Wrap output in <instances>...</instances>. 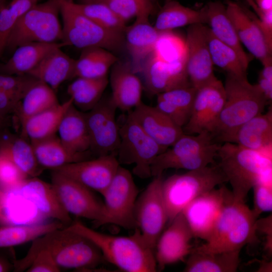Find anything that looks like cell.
Masks as SVG:
<instances>
[{
	"instance_id": "obj_1",
	"label": "cell",
	"mask_w": 272,
	"mask_h": 272,
	"mask_svg": "<svg viewBox=\"0 0 272 272\" xmlns=\"http://www.w3.org/2000/svg\"><path fill=\"white\" fill-rule=\"evenodd\" d=\"M41 250L48 251L59 268L91 269L104 260L91 241L66 227L50 231L33 240L26 256L15 262L16 271L27 269Z\"/></svg>"
},
{
	"instance_id": "obj_2",
	"label": "cell",
	"mask_w": 272,
	"mask_h": 272,
	"mask_svg": "<svg viewBox=\"0 0 272 272\" xmlns=\"http://www.w3.org/2000/svg\"><path fill=\"white\" fill-rule=\"evenodd\" d=\"M224 86V105L210 132L216 143H234L239 128L263 113L268 101L257 84H250L247 77L227 74Z\"/></svg>"
},
{
	"instance_id": "obj_3",
	"label": "cell",
	"mask_w": 272,
	"mask_h": 272,
	"mask_svg": "<svg viewBox=\"0 0 272 272\" xmlns=\"http://www.w3.org/2000/svg\"><path fill=\"white\" fill-rule=\"evenodd\" d=\"M67 228L87 238L100 250L104 259L126 272H154L157 270L154 250L135 229L130 236H116L92 229L77 221Z\"/></svg>"
},
{
	"instance_id": "obj_4",
	"label": "cell",
	"mask_w": 272,
	"mask_h": 272,
	"mask_svg": "<svg viewBox=\"0 0 272 272\" xmlns=\"http://www.w3.org/2000/svg\"><path fill=\"white\" fill-rule=\"evenodd\" d=\"M217 157L236 200L245 202L256 183L272 178L271 148L255 151L226 142L220 145Z\"/></svg>"
},
{
	"instance_id": "obj_5",
	"label": "cell",
	"mask_w": 272,
	"mask_h": 272,
	"mask_svg": "<svg viewBox=\"0 0 272 272\" xmlns=\"http://www.w3.org/2000/svg\"><path fill=\"white\" fill-rule=\"evenodd\" d=\"M256 220L245 202L233 198L223 208L208 240L195 248L210 253L241 250L256 241Z\"/></svg>"
},
{
	"instance_id": "obj_6",
	"label": "cell",
	"mask_w": 272,
	"mask_h": 272,
	"mask_svg": "<svg viewBox=\"0 0 272 272\" xmlns=\"http://www.w3.org/2000/svg\"><path fill=\"white\" fill-rule=\"evenodd\" d=\"M228 182L218 165H208L185 173L173 175L163 180L162 192L168 222L201 194Z\"/></svg>"
},
{
	"instance_id": "obj_7",
	"label": "cell",
	"mask_w": 272,
	"mask_h": 272,
	"mask_svg": "<svg viewBox=\"0 0 272 272\" xmlns=\"http://www.w3.org/2000/svg\"><path fill=\"white\" fill-rule=\"evenodd\" d=\"M62 19V42L80 49L99 47L119 50L124 44V33L105 29L78 11L73 0H57Z\"/></svg>"
},
{
	"instance_id": "obj_8",
	"label": "cell",
	"mask_w": 272,
	"mask_h": 272,
	"mask_svg": "<svg viewBox=\"0 0 272 272\" xmlns=\"http://www.w3.org/2000/svg\"><path fill=\"white\" fill-rule=\"evenodd\" d=\"M59 14L57 0L37 3L17 20L6 49L14 50L21 45L31 42H62V25Z\"/></svg>"
},
{
	"instance_id": "obj_9",
	"label": "cell",
	"mask_w": 272,
	"mask_h": 272,
	"mask_svg": "<svg viewBox=\"0 0 272 272\" xmlns=\"http://www.w3.org/2000/svg\"><path fill=\"white\" fill-rule=\"evenodd\" d=\"M119 132L120 143L116 154L119 164H133V173L140 178L152 176V163L167 149L149 137L129 112Z\"/></svg>"
},
{
	"instance_id": "obj_10",
	"label": "cell",
	"mask_w": 272,
	"mask_h": 272,
	"mask_svg": "<svg viewBox=\"0 0 272 272\" xmlns=\"http://www.w3.org/2000/svg\"><path fill=\"white\" fill-rule=\"evenodd\" d=\"M138 193L130 172L119 165L102 194L104 199L103 214L97 226L113 224L125 229L134 230V211Z\"/></svg>"
},
{
	"instance_id": "obj_11",
	"label": "cell",
	"mask_w": 272,
	"mask_h": 272,
	"mask_svg": "<svg viewBox=\"0 0 272 272\" xmlns=\"http://www.w3.org/2000/svg\"><path fill=\"white\" fill-rule=\"evenodd\" d=\"M162 175L154 177L138 197L134 211L135 229L153 250L168 222L162 192Z\"/></svg>"
},
{
	"instance_id": "obj_12",
	"label": "cell",
	"mask_w": 272,
	"mask_h": 272,
	"mask_svg": "<svg viewBox=\"0 0 272 272\" xmlns=\"http://www.w3.org/2000/svg\"><path fill=\"white\" fill-rule=\"evenodd\" d=\"M221 185L198 196L182 211L194 238L208 240L223 208L234 198L232 191Z\"/></svg>"
},
{
	"instance_id": "obj_13",
	"label": "cell",
	"mask_w": 272,
	"mask_h": 272,
	"mask_svg": "<svg viewBox=\"0 0 272 272\" xmlns=\"http://www.w3.org/2000/svg\"><path fill=\"white\" fill-rule=\"evenodd\" d=\"M117 108L111 97H102L91 110L85 112L90 151L99 156L116 155L119 143V127L116 120Z\"/></svg>"
},
{
	"instance_id": "obj_14",
	"label": "cell",
	"mask_w": 272,
	"mask_h": 272,
	"mask_svg": "<svg viewBox=\"0 0 272 272\" xmlns=\"http://www.w3.org/2000/svg\"><path fill=\"white\" fill-rule=\"evenodd\" d=\"M52 185L65 211L69 214L93 221L97 226L103 214L104 204L92 190L55 171Z\"/></svg>"
},
{
	"instance_id": "obj_15",
	"label": "cell",
	"mask_w": 272,
	"mask_h": 272,
	"mask_svg": "<svg viewBox=\"0 0 272 272\" xmlns=\"http://www.w3.org/2000/svg\"><path fill=\"white\" fill-rule=\"evenodd\" d=\"M225 98L224 84L217 78L197 89L190 118L182 128L184 133L210 132L223 108Z\"/></svg>"
},
{
	"instance_id": "obj_16",
	"label": "cell",
	"mask_w": 272,
	"mask_h": 272,
	"mask_svg": "<svg viewBox=\"0 0 272 272\" xmlns=\"http://www.w3.org/2000/svg\"><path fill=\"white\" fill-rule=\"evenodd\" d=\"M119 165L116 155L109 154L70 163L53 171L102 194Z\"/></svg>"
},
{
	"instance_id": "obj_17",
	"label": "cell",
	"mask_w": 272,
	"mask_h": 272,
	"mask_svg": "<svg viewBox=\"0 0 272 272\" xmlns=\"http://www.w3.org/2000/svg\"><path fill=\"white\" fill-rule=\"evenodd\" d=\"M207 27L203 24L189 25L185 38L186 72L191 85L196 89L216 78L208 43Z\"/></svg>"
},
{
	"instance_id": "obj_18",
	"label": "cell",
	"mask_w": 272,
	"mask_h": 272,
	"mask_svg": "<svg viewBox=\"0 0 272 272\" xmlns=\"http://www.w3.org/2000/svg\"><path fill=\"white\" fill-rule=\"evenodd\" d=\"M169 223L159 237L155 248V257L159 269L184 260L193 249L191 241L194 237L182 213Z\"/></svg>"
},
{
	"instance_id": "obj_19",
	"label": "cell",
	"mask_w": 272,
	"mask_h": 272,
	"mask_svg": "<svg viewBox=\"0 0 272 272\" xmlns=\"http://www.w3.org/2000/svg\"><path fill=\"white\" fill-rule=\"evenodd\" d=\"M225 6L241 43L262 64L272 59V49L267 45L257 23V17L237 2L228 0Z\"/></svg>"
},
{
	"instance_id": "obj_20",
	"label": "cell",
	"mask_w": 272,
	"mask_h": 272,
	"mask_svg": "<svg viewBox=\"0 0 272 272\" xmlns=\"http://www.w3.org/2000/svg\"><path fill=\"white\" fill-rule=\"evenodd\" d=\"M111 98L117 109L130 112L142 101V83L129 61H117L110 77Z\"/></svg>"
},
{
	"instance_id": "obj_21",
	"label": "cell",
	"mask_w": 272,
	"mask_h": 272,
	"mask_svg": "<svg viewBox=\"0 0 272 272\" xmlns=\"http://www.w3.org/2000/svg\"><path fill=\"white\" fill-rule=\"evenodd\" d=\"M129 112L144 131L165 148L172 146L184 134L182 127L156 106L142 102Z\"/></svg>"
},
{
	"instance_id": "obj_22",
	"label": "cell",
	"mask_w": 272,
	"mask_h": 272,
	"mask_svg": "<svg viewBox=\"0 0 272 272\" xmlns=\"http://www.w3.org/2000/svg\"><path fill=\"white\" fill-rule=\"evenodd\" d=\"M18 187L22 195L47 220L53 219L63 225L70 224V215L61 205L52 184L32 177L27 178Z\"/></svg>"
},
{
	"instance_id": "obj_23",
	"label": "cell",
	"mask_w": 272,
	"mask_h": 272,
	"mask_svg": "<svg viewBox=\"0 0 272 272\" xmlns=\"http://www.w3.org/2000/svg\"><path fill=\"white\" fill-rule=\"evenodd\" d=\"M18 185L11 187L0 186V225H25L46 222L44 221L47 219L22 195Z\"/></svg>"
},
{
	"instance_id": "obj_24",
	"label": "cell",
	"mask_w": 272,
	"mask_h": 272,
	"mask_svg": "<svg viewBox=\"0 0 272 272\" xmlns=\"http://www.w3.org/2000/svg\"><path fill=\"white\" fill-rule=\"evenodd\" d=\"M149 16L136 18L134 23L124 32V44L131 56L133 71L140 73L143 64L153 52L160 32L149 21Z\"/></svg>"
},
{
	"instance_id": "obj_25",
	"label": "cell",
	"mask_w": 272,
	"mask_h": 272,
	"mask_svg": "<svg viewBox=\"0 0 272 272\" xmlns=\"http://www.w3.org/2000/svg\"><path fill=\"white\" fill-rule=\"evenodd\" d=\"M216 143L207 130L196 134L184 133L176 142L159 154L151 166L152 176H161L168 165L192 156L211 148Z\"/></svg>"
},
{
	"instance_id": "obj_26",
	"label": "cell",
	"mask_w": 272,
	"mask_h": 272,
	"mask_svg": "<svg viewBox=\"0 0 272 272\" xmlns=\"http://www.w3.org/2000/svg\"><path fill=\"white\" fill-rule=\"evenodd\" d=\"M141 73L147 90L151 95L191 85L187 75L175 72L152 52L143 64Z\"/></svg>"
},
{
	"instance_id": "obj_27",
	"label": "cell",
	"mask_w": 272,
	"mask_h": 272,
	"mask_svg": "<svg viewBox=\"0 0 272 272\" xmlns=\"http://www.w3.org/2000/svg\"><path fill=\"white\" fill-rule=\"evenodd\" d=\"M57 132L63 145L70 152L87 155L90 151L91 142L85 112L72 104L64 113Z\"/></svg>"
},
{
	"instance_id": "obj_28",
	"label": "cell",
	"mask_w": 272,
	"mask_h": 272,
	"mask_svg": "<svg viewBox=\"0 0 272 272\" xmlns=\"http://www.w3.org/2000/svg\"><path fill=\"white\" fill-rule=\"evenodd\" d=\"M207 22L213 35L233 48L247 69L250 59L242 46L235 28L229 18L226 6L220 2H210L205 6Z\"/></svg>"
},
{
	"instance_id": "obj_29",
	"label": "cell",
	"mask_w": 272,
	"mask_h": 272,
	"mask_svg": "<svg viewBox=\"0 0 272 272\" xmlns=\"http://www.w3.org/2000/svg\"><path fill=\"white\" fill-rule=\"evenodd\" d=\"M66 46L62 42H31L18 46L6 62L0 64V73L8 75L28 74L50 52Z\"/></svg>"
},
{
	"instance_id": "obj_30",
	"label": "cell",
	"mask_w": 272,
	"mask_h": 272,
	"mask_svg": "<svg viewBox=\"0 0 272 272\" xmlns=\"http://www.w3.org/2000/svg\"><path fill=\"white\" fill-rule=\"evenodd\" d=\"M61 48L48 53L28 74L47 84L55 91L64 82L73 79L75 59Z\"/></svg>"
},
{
	"instance_id": "obj_31",
	"label": "cell",
	"mask_w": 272,
	"mask_h": 272,
	"mask_svg": "<svg viewBox=\"0 0 272 272\" xmlns=\"http://www.w3.org/2000/svg\"><path fill=\"white\" fill-rule=\"evenodd\" d=\"M233 143L245 148L262 151L272 146V110L251 118L238 129Z\"/></svg>"
},
{
	"instance_id": "obj_32",
	"label": "cell",
	"mask_w": 272,
	"mask_h": 272,
	"mask_svg": "<svg viewBox=\"0 0 272 272\" xmlns=\"http://www.w3.org/2000/svg\"><path fill=\"white\" fill-rule=\"evenodd\" d=\"M72 104L69 98L29 118L21 125V136L32 141L55 135L62 117Z\"/></svg>"
},
{
	"instance_id": "obj_33",
	"label": "cell",
	"mask_w": 272,
	"mask_h": 272,
	"mask_svg": "<svg viewBox=\"0 0 272 272\" xmlns=\"http://www.w3.org/2000/svg\"><path fill=\"white\" fill-rule=\"evenodd\" d=\"M30 142L36 160L42 168L53 170L70 163L87 159V155L77 154L68 150L56 135Z\"/></svg>"
},
{
	"instance_id": "obj_34",
	"label": "cell",
	"mask_w": 272,
	"mask_h": 272,
	"mask_svg": "<svg viewBox=\"0 0 272 272\" xmlns=\"http://www.w3.org/2000/svg\"><path fill=\"white\" fill-rule=\"evenodd\" d=\"M240 251L210 253L194 248L189 254L183 271H237L240 261Z\"/></svg>"
},
{
	"instance_id": "obj_35",
	"label": "cell",
	"mask_w": 272,
	"mask_h": 272,
	"mask_svg": "<svg viewBox=\"0 0 272 272\" xmlns=\"http://www.w3.org/2000/svg\"><path fill=\"white\" fill-rule=\"evenodd\" d=\"M206 22L205 6L196 10L171 0L165 2L159 11L154 26L157 31L162 32L193 24H205Z\"/></svg>"
},
{
	"instance_id": "obj_36",
	"label": "cell",
	"mask_w": 272,
	"mask_h": 272,
	"mask_svg": "<svg viewBox=\"0 0 272 272\" xmlns=\"http://www.w3.org/2000/svg\"><path fill=\"white\" fill-rule=\"evenodd\" d=\"M196 91L189 85L159 94L158 108L174 121L184 125L190 118Z\"/></svg>"
},
{
	"instance_id": "obj_37",
	"label": "cell",
	"mask_w": 272,
	"mask_h": 272,
	"mask_svg": "<svg viewBox=\"0 0 272 272\" xmlns=\"http://www.w3.org/2000/svg\"><path fill=\"white\" fill-rule=\"evenodd\" d=\"M118 60L117 57L110 51L101 47L83 49L79 58L75 59L73 79H99L107 77L109 68Z\"/></svg>"
},
{
	"instance_id": "obj_38",
	"label": "cell",
	"mask_w": 272,
	"mask_h": 272,
	"mask_svg": "<svg viewBox=\"0 0 272 272\" xmlns=\"http://www.w3.org/2000/svg\"><path fill=\"white\" fill-rule=\"evenodd\" d=\"M153 53L177 73L186 75L185 39L171 31L160 32Z\"/></svg>"
},
{
	"instance_id": "obj_39",
	"label": "cell",
	"mask_w": 272,
	"mask_h": 272,
	"mask_svg": "<svg viewBox=\"0 0 272 272\" xmlns=\"http://www.w3.org/2000/svg\"><path fill=\"white\" fill-rule=\"evenodd\" d=\"M0 151L7 155L28 177H37L42 171L30 142L22 136L8 135L6 138L0 137Z\"/></svg>"
},
{
	"instance_id": "obj_40",
	"label": "cell",
	"mask_w": 272,
	"mask_h": 272,
	"mask_svg": "<svg viewBox=\"0 0 272 272\" xmlns=\"http://www.w3.org/2000/svg\"><path fill=\"white\" fill-rule=\"evenodd\" d=\"M59 103L55 91L38 80L25 94L15 113L21 125L29 118Z\"/></svg>"
},
{
	"instance_id": "obj_41",
	"label": "cell",
	"mask_w": 272,
	"mask_h": 272,
	"mask_svg": "<svg viewBox=\"0 0 272 272\" xmlns=\"http://www.w3.org/2000/svg\"><path fill=\"white\" fill-rule=\"evenodd\" d=\"M108 82L107 77L99 79L78 77L68 86L67 93L73 105L86 112L100 101Z\"/></svg>"
},
{
	"instance_id": "obj_42",
	"label": "cell",
	"mask_w": 272,
	"mask_h": 272,
	"mask_svg": "<svg viewBox=\"0 0 272 272\" xmlns=\"http://www.w3.org/2000/svg\"><path fill=\"white\" fill-rule=\"evenodd\" d=\"M58 221L25 225L0 227V247H11L32 241L54 230L63 227Z\"/></svg>"
},
{
	"instance_id": "obj_43",
	"label": "cell",
	"mask_w": 272,
	"mask_h": 272,
	"mask_svg": "<svg viewBox=\"0 0 272 272\" xmlns=\"http://www.w3.org/2000/svg\"><path fill=\"white\" fill-rule=\"evenodd\" d=\"M207 37L213 64L223 69L227 74L247 77V69L236 51L216 38L209 27Z\"/></svg>"
},
{
	"instance_id": "obj_44",
	"label": "cell",
	"mask_w": 272,
	"mask_h": 272,
	"mask_svg": "<svg viewBox=\"0 0 272 272\" xmlns=\"http://www.w3.org/2000/svg\"><path fill=\"white\" fill-rule=\"evenodd\" d=\"M73 5L78 11L101 27L124 33L126 23L120 19L104 3L79 4L73 1Z\"/></svg>"
},
{
	"instance_id": "obj_45",
	"label": "cell",
	"mask_w": 272,
	"mask_h": 272,
	"mask_svg": "<svg viewBox=\"0 0 272 272\" xmlns=\"http://www.w3.org/2000/svg\"><path fill=\"white\" fill-rule=\"evenodd\" d=\"M102 2L125 23L133 17L149 16L155 11L154 3L149 0H103Z\"/></svg>"
},
{
	"instance_id": "obj_46",
	"label": "cell",
	"mask_w": 272,
	"mask_h": 272,
	"mask_svg": "<svg viewBox=\"0 0 272 272\" xmlns=\"http://www.w3.org/2000/svg\"><path fill=\"white\" fill-rule=\"evenodd\" d=\"M38 81L29 74L15 75L0 73V88L19 103Z\"/></svg>"
},
{
	"instance_id": "obj_47",
	"label": "cell",
	"mask_w": 272,
	"mask_h": 272,
	"mask_svg": "<svg viewBox=\"0 0 272 272\" xmlns=\"http://www.w3.org/2000/svg\"><path fill=\"white\" fill-rule=\"evenodd\" d=\"M254 205L252 211L256 219L262 213L272 210V178L262 180L252 187Z\"/></svg>"
},
{
	"instance_id": "obj_48",
	"label": "cell",
	"mask_w": 272,
	"mask_h": 272,
	"mask_svg": "<svg viewBox=\"0 0 272 272\" xmlns=\"http://www.w3.org/2000/svg\"><path fill=\"white\" fill-rule=\"evenodd\" d=\"M28 177L7 155L0 151L1 187L17 186Z\"/></svg>"
},
{
	"instance_id": "obj_49",
	"label": "cell",
	"mask_w": 272,
	"mask_h": 272,
	"mask_svg": "<svg viewBox=\"0 0 272 272\" xmlns=\"http://www.w3.org/2000/svg\"><path fill=\"white\" fill-rule=\"evenodd\" d=\"M19 17L15 10L7 3L0 10V57L6 49L7 43Z\"/></svg>"
},
{
	"instance_id": "obj_50",
	"label": "cell",
	"mask_w": 272,
	"mask_h": 272,
	"mask_svg": "<svg viewBox=\"0 0 272 272\" xmlns=\"http://www.w3.org/2000/svg\"><path fill=\"white\" fill-rule=\"evenodd\" d=\"M26 270L28 272H58L60 271V268L48 251L41 250L36 254Z\"/></svg>"
},
{
	"instance_id": "obj_51",
	"label": "cell",
	"mask_w": 272,
	"mask_h": 272,
	"mask_svg": "<svg viewBox=\"0 0 272 272\" xmlns=\"http://www.w3.org/2000/svg\"><path fill=\"white\" fill-rule=\"evenodd\" d=\"M256 233L258 232L264 238V250L269 255L272 254V217H267L256 220L255 222Z\"/></svg>"
},
{
	"instance_id": "obj_52",
	"label": "cell",
	"mask_w": 272,
	"mask_h": 272,
	"mask_svg": "<svg viewBox=\"0 0 272 272\" xmlns=\"http://www.w3.org/2000/svg\"><path fill=\"white\" fill-rule=\"evenodd\" d=\"M20 103L0 88V118L6 120L8 116L16 112Z\"/></svg>"
},
{
	"instance_id": "obj_53",
	"label": "cell",
	"mask_w": 272,
	"mask_h": 272,
	"mask_svg": "<svg viewBox=\"0 0 272 272\" xmlns=\"http://www.w3.org/2000/svg\"><path fill=\"white\" fill-rule=\"evenodd\" d=\"M258 87L268 102L272 99V82H269L260 75L258 78Z\"/></svg>"
},
{
	"instance_id": "obj_54",
	"label": "cell",
	"mask_w": 272,
	"mask_h": 272,
	"mask_svg": "<svg viewBox=\"0 0 272 272\" xmlns=\"http://www.w3.org/2000/svg\"><path fill=\"white\" fill-rule=\"evenodd\" d=\"M263 67L259 75L266 80L272 82V59L262 64Z\"/></svg>"
},
{
	"instance_id": "obj_55",
	"label": "cell",
	"mask_w": 272,
	"mask_h": 272,
	"mask_svg": "<svg viewBox=\"0 0 272 272\" xmlns=\"http://www.w3.org/2000/svg\"><path fill=\"white\" fill-rule=\"evenodd\" d=\"M255 3L257 10L255 12H266L272 11V0H253Z\"/></svg>"
},
{
	"instance_id": "obj_56",
	"label": "cell",
	"mask_w": 272,
	"mask_h": 272,
	"mask_svg": "<svg viewBox=\"0 0 272 272\" xmlns=\"http://www.w3.org/2000/svg\"><path fill=\"white\" fill-rule=\"evenodd\" d=\"M271 261H262L257 271H271Z\"/></svg>"
},
{
	"instance_id": "obj_57",
	"label": "cell",
	"mask_w": 272,
	"mask_h": 272,
	"mask_svg": "<svg viewBox=\"0 0 272 272\" xmlns=\"http://www.w3.org/2000/svg\"><path fill=\"white\" fill-rule=\"evenodd\" d=\"M10 269L9 264L0 258V272L8 271Z\"/></svg>"
},
{
	"instance_id": "obj_58",
	"label": "cell",
	"mask_w": 272,
	"mask_h": 272,
	"mask_svg": "<svg viewBox=\"0 0 272 272\" xmlns=\"http://www.w3.org/2000/svg\"><path fill=\"white\" fill-rule=\"evenodd\" d=\"M103 0H79V4H91L94 3L102 2Z\"/></svg>"
},
{
	"instance_id": "obj_59",
	"label": "cell",
	"mask_w": 272,
	"mask_h": 272,
	"mask_svg": "<svg viewBox=\"0 0 272 272\" xmlns=\"http://www.w3.org/2000/svg\"><path fill=\"white\" fill-rule=\"evenodd\" d=\"M6 124V120L0 118V133L3 131Z\"/></svg>"
},
{
	"instance_id": "obj_60",
	"label": "cell",
	"mask_w": 272,
	"mask_h": 272,
	"mask_svg": "<svg viewBox=\"0 0 272 272\" xmlns=\"http://www.w3.org/2000/svg\"><path fill=\"white\" fill-rule=\"evenodd\" d=\"M246 1L248 3V4L253 8L254 11L256 9L257 6L253 0H246Z\"/></svg>"
},
{
	"instance_id": "obj_61",
	"label": "cell",
	"mask_w": 272,
	"mask_h": 272,
	"mask_svg": "<svg viewBox=\"0 0 272 272\" xmlns=\"http://www.w3.org/2000/svg\"><path fill=\"white\" fill-rule=\"evenodd\" d=\"M7 0H0V10L2 7L7 3Z\"/></svg>"
},
{
	"instance_id": "obj_62",
	"label": "cell",
	"mask_w": 272,
	"mask_h": 272,
	"mask_svg": "<svg viewBox=\"0 0 272 272\" xmlns=\"http://www.w3.org/2000/svg\"><path fill=\"white\" fill-rule=\"evenodd\" d=\"M149 1H151V2H152L154 4V3H155V2H156L157 0H149Z\"/></svg>"
},
{
	"instance_id": "obj_63",
	"label": "cell",
	"mask_w": 272,
	"mask_h": 272,
	"mask_svg": "<svg viewBox=\"0 0 272 272\" xmlns=\"http://www.w3.org/2000/svg\"><path fill=\"white\" fill-rule=\"evenodd\" d=\"M171 0H165V2H168V1H170Z\"/></svg>"
},
{
	"instance_id": "obj_64",
	"label": "cell",
	"mask_w": 272,
	"mask_h": 272,
	"mask_svg": "<svg viewBox=\"0 0 272 272\" xmlns=\"http://www.w3.org/2000/svg\"><path fill=\"white\" fill-rule=\"evenodd\" d=\"M38 1H39V0H38Z\"/></svg>"
}]
</instances>
